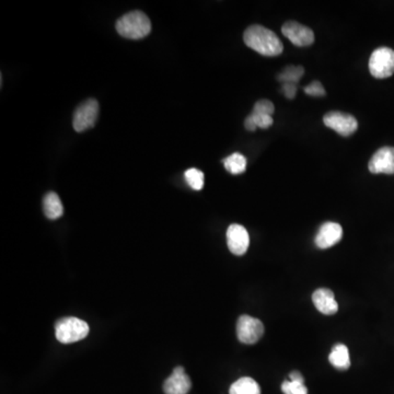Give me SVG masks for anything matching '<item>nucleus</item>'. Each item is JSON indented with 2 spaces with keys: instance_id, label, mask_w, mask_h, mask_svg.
I'll use <instances>...</instances> for the list:
<instances>
[{
  "instance_id": "obj_9",
  "label": "nucleus",
  "mask_w": 394,
  "mask_h": 394,
  "mask_svg": "<svg viewBox=\"0 0 394 394\" xmlns=\"http://www.w3.org/2000/svg\"><path fill=\"white\" fill-rule=\"evenodd\" d=\"M368 169L374 175H394V148L387 146L374 152L368 163Z\"/></svg>"
},
{
  "instance_id": "obj_19",
  "label": "nucleus",
  "mask_w": 394,
  "mask_h": 394,
  "mask_svg": "<svg viewBox=\"0 0 394 394\" xmlns=\"http://www.w3.org/2000/svg\"><path fill=\"white\" fill-rule=\"evenodd\" d=\"M184 175L187 184L190 185L193 190H202L203 186H204L205 177L204 173L201 170L192 168V169L186 170Z\"/></svg>"
},
{
  "instance_id": "obj_12",
  "label": "nucleus",
  "mask_w": 394,
  "mask_h": 394,
  "mask_svg": "<svg viewBox=\"0 0 394 394\" xmlns=\"http://www.w3.org/2000/svg\"><path fill=\"white\" fill-rule=\"evenodd\" d=\"M192 383L183 367L179 366L173 370V374L163 383L165 394H187L190 392Z\"/></svg>"
},
{
  "instance_id": "obj_6",
  "label": "nucleus",
  "mask_w": 394,
  "mask_h": 394,
  "mask_svg": "<svg viewBox=\"0 0 394 394\" xmlns=\"http://www.w3.org/2000/svg\"><path fill=\"white\" fill-rule=\"evenodd\" d=\"M323 123L327 128L335 130L337 134L344 136V137L353 135L358 128V122L353 115L348 114V113L337 112V111L325 114Z\"/></svg>"
},
{
  "instance_id": "obj_2",
  "label": "nucleus",
  "mask_w": 394,
  "mask_h": 394,
  "mask_svg": "<svg viewBox=\"0 0 394 394\" xmlns=\"http://www.w3.org/2000/svg\"><path fill=\"white\" fill-rule=\"evenodd\" d=\"M116 31L123 38L140 40L145 38L151 31L149 18L142 11H132L118 19Z\"/></svg>"
},
{
  "instance_id": "obj_26",
  "label": "nucleus",
  "mask_w": 394,
  "mask_h": 394,
  "mask_svg": "<svg viewBox=\"0 0 394 394\" xmlns=\"http://www.w3.org/2000/svg\"><path fill=\"white\" fill-rule=\"evenodd\" d=\"M245 126L247 130H250V132H253V130H257V126H255L253 121L250 118V116H247V118H245Z\"/></svg>"
},
{
  "instance_id": "obj_23",
  "label": "nucleus",
  "mask_w": 394,
  "mask_h": 394,
  "mask_svg": "<svg viewBox=\"0 0 394 394\" xmlns=\"http://www.w3.org/2000/svg\"><path fill=\"white\" fill-rule=\"evenodd\" d=\"M304 93H307L308 95H311V97H325V89L319 81H313L307 87H304Z\"/></svg>"
},
{
  "instance_id": "obj_3",
  "label": "nucleus",
  "mask_w": 394,
  "mask_h": 394,
  "mask_svg": "<svg viewBox=\"0 0 394 394\" xmlns=\"http://www.w3.org/2000/svg\"><path fill=\"white\" fill-rule=\"evenodd\" d=\"M89 334L87 322L77 318H64L58 320L55 325L56 339L62 344L78 342Z\"/></svg>"
},
{
  "instance_id": "obj_15",
  "label": "nucleus",
  "mask_w": 394,
  "mask_h": 394,
  "mask_svg": "<svg viewBox=\"0 0 394 394\" xmlns=\"http://www.w3.org/2000/svg\"><path fill=\"white\" fill-rule=\"evenodd\" d=\"M329 360L337 369H348L351 367V358H349V351L346 345H335L330 353Z\"/></svg>"
},
{
  "instance_id": "obj_4",
  "label": "nucleus",
  "mask_w": 394,
  "mask_h": 394,
  "mask_svg": "<svg viewBox=\"0 0 394 394\" xmlns=\"http://www.w3.org/2000/svg\"><path fill=\"white\" fill-rule=\"evenodd\" d=\"M369 72L377 79L391 77L394 74V50L389 48L374 50L370 56Z\"/></svg>"
},
{
  "instance_id": "obj_5",
  "label": "nucleus",
  "mask_w": 394,
  "mask_h": 394,
  "mask_svg": "<svg viewBox=\"0 0 394 394\" xmlns=\"http://www.w3.org/2000/svg\"><path fill=\"white\" fill-rule=\"evenodd\" d=\"M264 334V325L261 320L250 315H241L237 323V337L243 344L252 345L259 342Z\"/></svg>"
},
{
  "instance_id": "obj_10",
  "label": "nucleus",
  "mask_w": 394,
  "mask_h": 394,
  "mask_svg": "<svg viewBox=\"0 0 394 394\" xmlns=\"http://www.w3.org/2000/svg\"><path fill=\"white\" fill-rule=\"evenodd\" d=\"M227 245L230 252L235 255H243L250 245V237L243 226L233 224L227 230Z\"/></svg>"
},
{
  "instance_id": "obj_11",
  "label": "nucleus",
  "mask_w": 394,
  "mask_h": 394,
  "mask_svg": "<svg viewBox=\"0 0 394 394\" xmlns=\"http://www.w3.org/2000/svg\"><path fill=\"white\" fill-rule=\"evenodd\" d=\"M343 237V229L337 222H325L320 227L315 243L319 249L325 250L337 245Z\"/></svg>"
},
{
  "instance_id": "obj_7",
  "label": "nucleus",
  "mask_w": 394,
  "mask_h": 394,
  "mask_svg": "<svg viewBox=\"0 0 394 394\" xmlns=\"http://www.w3.org/2000/svg\"><path fill=\"white\" fill-rule=\"evenodd\" d=\"M99 115V103L95 99H89L81 103L74 113L73 126L76 132H83L95 126Z\"/></svg>"
},
{
  "instance_id": "obj_16",
  "label": "nucleus",
  "mask_w": 394,
  "mask_h": 394,
  "mask_svg": "<svg viewBox=\"0 0 394 394\" xmlns=\"http://www.w3.org/2000/svg\"><path fill=\"white\" fill-rule=\"evenodd\" d=\"M230 394H261V388L254 379L250 377L240 378L231 384Z\"/></svg>"
},
{
  "instance_id": "obj_25",
  "label": "nucleus",
  "mask_w": 394,
  "mask_h": 394,
  "mask_svg": "<svg viewBox=\"0 0 394 394\" xmlns=\"http://www.w3.org/2000/svg\"><path fill=\"white\" fill-rule=\"evenodd\" d=\"M290 377L292 381L304 382V377H302V374L299 372H290Z\"/></svg>"
},
{
  "instance_id": "obj_21",
  "label": "nucleus",
  "mask_w": 394,
  "mask_h": 394,
  "mask_svg": "<svg viewBox=\"0 0 394 394\" xmlns=\"http://www.w3.org/2000/svg\"><path fill=\"white\" fill-rule=\"evenodd\" d=\"M250 118L253 121L255 126L259 128H269L272 126L274 120L271 115L261 114V113L252 112L249 115Z\"/></svg>"
},
{
  "instance_id": "obj_17",
  "label": "nucleus",
  "mask_w": 394,
  "mask_h": 394,
  "mask_svg": "<svg viewBox=\"0 0 394 394\" xmlns=\"http://www.w3.org/2000/svg\"><path fill=\"white\" fill-rule=\"evenodd\" d=\"M222 163H224L226 169L232 175H240V173L245 172V169H247V159H245V156L241 155L239 152L232 154L229 157L222 160Z\"/></svg>"
},
{
  "instance_id": "obj_14",
  "label": "nucleus",
  "mask_w": 394,
  "mask_h": 394,
  "mask_svg": "<svg viewBox=\"0 0 394 394\" xmlns=\"http://www.w3.org/2000/svg\"><path fill=\"white\" fill-rule=\"evenodd\" d=\"M43 210L48 219H57L64 214V208L60 202V196L56 193L50 192L43 200Z\"/></svg>"
},
{
  "instance_id": "obj_8",
  "label": "nucleus",
  "mask_w": 394,
  "mask_h": 394,
  "mask_svg": "<svg viewBox=\"0 0 394 394\" xmlns=\"http://www.w3.org/2000/svg\"><path fill=\"white\" fill-rule=\"evenodd\" d=\"M282 32L292 44L299 48H306L315 43L313 31L296 21H288L285 23L283 25Z\"/></svg>"
},
{
  "instance_id": "obj_18",
  "label": "nucleus",
  "mask_w": 394,
  "mask_h": 394,
  "mask_svg": "<svg viewBox=\"0 0 394 394\" xmlns=\"http://www.w3.org/2000/svg\"><path fill=\"white\" fill-rule=\"evenodd\" d=\"M304 69L302 66L290 65L285 67L284 69L278 74L277 79L282 83H297L300 78L304 76Z\"/></svg>"
},
{
  "instance_id": "obj_1",
  "label": "nucleus",
  "mask_w": 394,
  "mask_h": 394,
  "mask_svg": "<svg viewBox=\"0 0 394 394\" xmlns=\"http://www.w3.org/2000/svg\"><path fill=\"white\" fill-rule=\"evenodd\" d=\"M243 41L247 48H252L261 55L273 57L282 54L284 50L282 41L270 29L262 25H251L243 34Z\"/></svg>"
},
{
  "instance_id": "obj_13",
  "label": "nucleus",
  "mask_w": 394,
  "mask_h": 394,
  "mask_svg": "<svg viewBox=\"0 0 394 394\" xmlns=\"http://www.w3.org/2000/svg\"><path fill=\"white\" fill-rule=\"evenodd\" d=\"M312 301L318 311L325 315H333L339 311V304L334 292L329 288H319L312 294Z\"/></svg>"
},
{
  "instance_id": "obj_24",
  "label": "nucleus",
  "mask_w": 394,
  "mask_h": 394,
  "mask_svg": "<svg viewBox=\"0 0 394 394\" xmlns=\"http://www.w3.org/2000/svg\"><path fill=\"white\" fill-rule=\"evenodd\" d=\"M282 91L285 97H288V99H294L297 95V83H283Z\"/></svg>"
},
{
  "instance_id": "obj_22",
  "label": "nucleus",
  "mask_w": 394,
  "mask_h": 394,
  "mask_svg": "<svg viewBox=\"0 0 394 394\" xmlns=\"http://www.w3.org/2000/svg\"><path fill=\"white\" fill-rule=\"evenodd\" d=\"M252 112L261 113V114H267L272 116L275 112V107L270 100H259L257 101L253 107Z\"/></svg>"
},
{
  "instance_id": "obj_20",
  "label": "nucleus",
  "mask_w": 394,
  "mask_h": 394,
  "mask_svg": "<svg viewBox=\"0 0 394 394\" xmlns=\"http://www.w3.org/2000/svg\"><path fill=\"white\" fill-rule=\"evenodd\" d=\"M282 391L284 394H308V389L304 382L284 381L282 384Z\"/></svg>"
}]
</instances>
